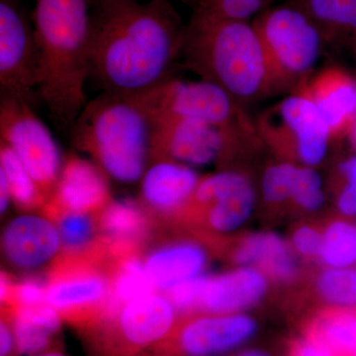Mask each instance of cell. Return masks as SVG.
Wrapping results in <instances>:
<instances>
[{
	"instance_id": "obj_21",
	"label": "cell",
	"mask_w": 356,
	"mask_h": 356,
	"mask_svg": "<svg viewBox=\"0 0 356 356\" xmlns=\"http://www.w3.org/2000/svg\"><path fill=\"white\" fill-rule=\"evenodd\" d=\"M232 259L238 266L259 269L267 277L290 282L298 275L299 266L286 241L273 232L250 234L240 241Z\"/></svg>"
},
{
	"instance_id": "obj_23",
	"label": "cell",
	"mask_w": 356,
	"mask_h": 356,
	"mask_svg": "<svg viewBox=\"0 0 356 356\" xmlns=\"http://www.w3.org/2000/svg\"><path fill=\"white\" fill-rule=\"evenodd\" d=\"M100 235L107 240L144 248L154 236L158 222L140 201H114L97 214Z\"/></svg>"
},
{
	"instance_id": "obj_18",
	"label": "cell",
	"mask_w": 356,
	"mask_h": 356,
	"mask_svg": "<svg viewBox=\"0 0 356 356\" xmlns=\"http://www.w3.org/2000/svg\"><path fill=\"white\" fill-rule=\"evenodd\" d=\"M2 252L11 266L31 270L51 261L62 248L55 225L46 217L24 215L7 225Z\"/></svg>"
},
{
	"instance_id": "obj_41",
	"label": "cell",
	"mask_w": 356,
	"mask_h": 356,
	"mask_svg": "<svg viewBox=\"0 0 356 356\" xmlns=\"http://www.w3.org/2000/svg\"><path fill=\"white\" fill-rule=\"evenodd\" d=\"M355 330H356V308L355 312Z\"/></svg>"
},
{
	"instance_id": "obj_16",
	"label": "cell",
	"mask_w": 356,
	"mask_h": 356,
	"mask_svg": "<svg viewBox=\"0 0 356 356\" xmlns=\"http://www.w3.org/2000/svg\"><path fill=\"white\" fill-rule=\"evenodd\" d=\"M112 201L108 177L93 161L70 156L47 203L58 209L97 215Z\"/></svg>"
},
{
	"instance_id": "obj_37",
	"label": "cell",
	"mask_w": 356,
	"mask_h": 356,
	"mask_svg": "<svg viewBox=\"0 0 356 356\" xmlns=\"http://www.w3.org/2000/svg\"><path fill=\"white\" fill-rule=\"evenodd\" d=\"M92 9L106 8V7L120 6V4L139 2L140 0H88Z\"/></svg>"
},
{
	"instance_id": "obj_39",
	"label": "cell",
	"mask_w": 356,
	"mask_h": 356,
	"mask_svg": "<svg viewBox=\"0 0 356 356\" xmlns=\"http://www.w3.org/2000/svg\"><path fill=\"white\" fill-rule=\"evenodd\" d=\"M348 134V136H350L351 144H353V147L356 149V116L355 120L351 123V126Z\"/></svg>"
},
{
	"instance_id": "obj_31",
	"label": "cell",
	"mask_w": 356,
	"mask_h": 356,
	"mask_svg": "<svg viewBox=\"0 0 356 356\" xmlns=\"http://www.w3.org/2000/svg\"><path fill=\"white\" fill-rule=\"evenodd\" d=\"M336 203L346 218L356 217V156L344 159L337 168Z\"/></svg>"
},
{
	"instance_id": "obj_10",
	"label": "cell",
	"mask_w": 356,
	"mask_h": 356,
	"mask_svg": "<svg viewBox=\"0 0 356 356\" xmlns=\"http://www.w3.org/2000/svg\"><path fill=\"white\" fill-rule=\"evenodd\" d=\"M257 191L252 180L236 170H225L201 178L177 221L197 222L218 235L234 233L252 217Z\"/></svg>"
},
{
	"instance_id": "obj_13",
	"label": "cell",
	"mask_w": 356,
	"mask_h": 356,
	"mask_svg": "<svg viewBox=\"0 0 356 356\" xmlns=\"http://www.w3.org/2000/svg\"><path fill=\"white\" fill-rule=\"evenodd\" d=\"M177 312L170 300L154 293L126 304L113 318L88 330L102 334L105 350L131 355L165 341L175 330Z\"/></svg>"
},
{
	"instance_id": "obj_40",
	"label": "cell",
	"mask_w": 356,
	"mask_h": 356,
	"mask_svg": "<svg viewBox=\"0 0 356 356\" xmlns=\"http://www.w3.org/2000/svg\"><path fill=\"white\" fill-rule=\"evenodd\" d=\"M37 356H65L63 355L62 353H60V351H44V353H41V355H37Z\"/></svg>"
},
{
	"instance_id": "obj_5",
	"label": "cell",
	"mask_w": 356,
	"mask_h": 356,
	"mask_svg": "<svg viewBox=\"0 0 356 356\" xmlns=\"http://www.w3.org/2000/svg\"><path fill=\"white\" fill-rule=\"evenodd\" d=\"M252 24L266 51L273 92L297 90L310 79L327 43L320 28L294 2L264 10Z\"/></svg>"
},
{
	"instance_id": "obj_29",
	"label": "cell",
	"mask_w": 356,
	"mask_h": 356,
	"mask_svg": "<svg viewBox=\"0 0 356 356\" xmlns=\"http://www.w3.org/2000/svg\"><path fill=\"white\" fill-rule=\"evenodd\" d=\"M297 168L296 163L281 161L266 168L262 175L261 194L267 205L281 206L291 202Z\"/></svg>"
},
{
	"instance_id": "obj_2",
	"label": "cell",
	"mask_w": 356,
	"mask_h": 356,
	"mask_svg": "<svg viewBox=\"0 0 356 356\" xmlns=\"http://www.w3.org/2000/svg\"><path fill=\"white\" fill-rule=\"evenodd\" d=\"M32 22L40 97L54 120L70 130L88 103L92 8L88 0H36Z\"/></svg>"
},
{
	"instance_id": "obj_17",
	"label": "cell",
	"mask_w": 356,
	"mask_h": 356,
	"mask_svg": "<svg viewBox=\"0 0 356 356\" xmlns=\"http://www.w3.org/2000/svg\"><path fill=\"white\" fill-rule=\"evenodd\" d=\"M267 290V276L255 267L238 266L217 275H204L198 312L243 313L257 306L266 297Z\"/></svg>"
},
{
	"instance_id": "obj_42",
	"label": "cell",
	"mask_w": 356,
	"mask_h": 356,
	"mask_svg": "<svg viewBox=\"0 0 356 356\" xmlns=\"http://www.w3.org/2000/svg\"><path fill=\"white\" fill-rule=\"evenodd\" d=\"M355 50H356V48H355Z\"/></svg>"
},
{
	"instance_id": "obj_8",
	"label": "cell",
	"mask_w": 356,
	"mask_h": 356,
	"mask_svg": "<svg viewBox=\"0 0 356 356\" xmlns=\"http://www.w3.org/2000/svg\"><path fill=\"white\" fill-rule=\"evenodd\" d=\"M32 106L19 98L0 95V140L19 156L49 200L56 191L64 163L51 131Z\"/></svg>"
},
{
	"instance_id": "obj_33",
	"label": "cell",
	"mask_w": 356,
	"mask_h": 356,
	"mask_svg": "<svg viewBox=\"0 0 356 356\" xmlns=\"http://www.w3.org/2000/svg\"><path fill=\"white\" fill-rule=\"evenodd\" d=\"M322 242L323 234L309 225H303L295 229L291 238L295 252L307 259H318Z\"/></svg>"
},
{
	"instance_id": "obj_12",
	"label": "cell",
	"mask_w": 356,
	"mask_h": 356,
	"mask_svg": "<svg viewBox=\"0 0 356 356\" xmlns=\"http://www.w3.org/2000/svg\"><path fill=\"white\" fill-rule=\"evenodd\" d=\"M39 54L34 25L16 0H0V90L33 105Z\"/></svg>"
},
{
	"instance_id": "obj_25",
	"label": "cell",
	"mask_w": 356,
	"mask_h": 356,
	"mask_svg": "<svg viewBox=\"0 0 356 356\" xmlns=\"http://www.w3.org/2000/svg\"><path fill=\"white\" fill-rule=\"evenodd\" d=\"M42 210L58 229L62 254H83L92 250L99 240L97 215L58 209L49 203Z\"/></svg>"
},
{
	"instance_id": "obj_24",
	"label": "cell",
	"mask_w": 356,
	"mask_h": 356,
	"mask_svg": "<svg viewBox=\"0 0 356 356\" xmlns=\"http://www.w3.org/2000/svg\"><path fill=\"white\" fill-rule=\"evenodd\" d=\"M318 25L325 42L356 48V0H295Z\"/></svg>"
},
{
	"instance_id": "obj_30",
	"label": "cell",
	"mask_w": 356,
	"mask_h": 356,
	"mask_svg": "<svg viewBox=\"0 0 356 356\" xmlns=\"http://www.w3.org/2000/svg\"><path fill=\"white\" fill-rule=\"evenodd\" d=\"M291 202L307 213L322 209L325 202L324 181L316 168L298 165L293 185Z\"/></svg>"
},
{
	"instance_id": "obj_35",
	"label": "cell",
	"mask_w": 356,
	"mask_h": 356,
	"mask_svg": "<svg viewBox=\"0 0 356 356\" xmlns=\"http://www.w3.org/2000/svg\"><path fill=\"white\" fill-rule=\"evenodd\" d=\"M16 351L15 339L10 322L6 316H2L0 324V355L13 356Z\"/></svg>"
},
{
	"instance_id": "obj_14",
	"label": "cell",
	"mask_w": 356,
	"mask_h": 356,
	"mask_svg": "<svg viewBox=\"0 0 356 356\" xmlns=\"http://www.w3.org/2000/svg\"><path fill=\"white\" fill-rule=\"evenodd\" d=\"M257 322L245 313L206 314L185 321L173 330L161 350L166 355L221 356L254 337Z\"/></svg>"
},
{
	"instance_id": "obj_22",
	"label": "cell",
	"mask_w": 356,
	"mask_h": 356,
	"mask_svg": "<svg viewBox=\"0 0 356 356\" xmlns=\"http://www.w3.org/2000/svg\"><path fill=\"white\" fill-rule=\"evenodd\" d=\"M13 327L16 351L21 355L37 356L47 351L60 331L62 317L48 303L19 307L2 312Z\"/></svg>"
},
{
	"instance_id": "obj_1",
	"label": "cell",
	"mask_w": 356,
	"mask_h": 356,
	"mask_svg": "<svg viewBox=\"0 0 356 356\" xmlns=\"http://www.w3.org/2000/svg\"><path fill=\"white\" fill-rule=\"evenodd\" d=\"M185 29L170 0L92 9L90 76L106 92L144 95L172 76Z\"/></svg>"
},
{
	"instance_id": "obj_36",
	"label": "cell",
	"mask_w": 356,
	"mask_h": 356,
	"mask_svg": "<svg viewBox=\"0 0 356 356\" xmlns=\"http://www.w3.org/2000/svg\"><path fill=\"white\" fill-rule=\"evenodd\" d=\"M10 200V191H9L6 178L0 175V208H1V213L6 211Z\"/></svg>"
},
{
	"instance_id": "obj_11",
	"label": "cell",
	"mask_w": 356,
	"mask_h": 356,
	"mask_svg": "<svg viewBox=\"0 0 356 356\" xmlns=\"http://www.w3.org/2000/svg\"><path fill=\"white\" fill-rule=\"evenodd\" d=\"M151 120V163L172 161L189 166L219 163L229 156L242 135L197 119L158 116Z\"/></svg>"
},
{
	"instance_id": "obj_15",
	"label": "cell",
	"mask_w": 356,
	"mask_h": 356,
	"mask_svg": "<svg viewBox=\"0 0 356 356\" xmlns=\"http://www.w3.org/2000/svg\"><path fill=\"white\" fill-rule=\"evenodd\" d=\"M191 166L172 161L151 163L140 184V203L158 221H177L199 181Z\"/></svg>"
},
{
	"instance_id": "obj_20",
	"label": "cell",
	"mask_w": 356,
	"mask_h": 356,
	"mask_svg": "<svg viewBox=\"0 0 356 356\" xmlns=\"http://www.w3.org/2000/svg\"><path fill=\"white\" fill-rule=\"evenodd\" d=\"M208 252L193 241L159 243L144 259L147 277L156 290L168 288L200 276L208 264Z\"/></svg>"
},
{
	"instance_id": "obj_9",
	"label": "cell",
	"mask_w": 356,
	"mask_h": 356,
	"mask_svg": "<svg viewBox=\"0 0 356 356\" xmlns=\"http://www.w3.org/2000/svg\"><path fill=\"white\" fill-rule=\"evenodd\" d=\"M137 98L151 118L184 117L229 132H242L238 103L224 89L205 79L184 81L172 76Z\"/></svg>"
},
{
	"instance_id": "obj_26",
	"label": "cell",
	"mask_w": 356,
	"mask_h": 356,
	"mask_svg": "<svg viewBox=\"0 0 356 356\" xmlns=\"http://www.w3.org/2000/svg\"><path fill=\"white\" fill-rule=\"evenodd\" d=\"M0 175L6 178L11 200L23 211L43 208L48 199L44 197L24 165L3 140H0Z\"/></svg>"
},
{
	"instance_id": "obj_19",
	"label": "cell",
	"mask_w": 356,
	"mask_h": 356,
	"mask_svg": "<svg viewBox=\"0 0 356 356\" xmlns=\"http://www.w3.org/2000/svg\"><path fill=\"white\" fill-rule=\"evenodd\" d=\"M297 90L317 106L332 137L348 133L356 116V79L337 67L314 74ZM296 91V90H295Z\"/></svg>"
},
{
	"instance_id": "obj_3",
	"label": "cell",
	"mask_w": 356,
	"mask_h": 356,
	"mask_svg": "<svg viewBox=\"0 0 356 356\" xmlns=\"http://www.w3.org/2000/svg\"><path fill=\"white\" fill-rule=\"evenodd\" d=\"M181 57L189 70L236 103L273 92L266 51L252 22L192 13Z\"/></svg>"
},
{
	"instance_id": "obj_6",
	"label": "cell",
	"mask_w": 356,
	"mask_h": 356,
	"mask_svg": "<svg viewBox=\"0 0 356 356\" xmlns=\"http://www.w3.org/2000/svg\"><path fill=\"white\" fill-rule=\"evenodd\" d=\"M47 303L72 324L88 329L104 312L110 292L106 267L95 247L83 254H62L46 274Z\"/></svg>"
},
{
	"instance_id": "obj_38",
	"label": "cell",
	"mask_w": 356,
	"mask_h": 356,
	"mask_svg": "<svg viewBox=\"0 0 356 356\" xmlns=\"http://www.w3.org/2000/svg\"><path fill=\"white\" fill-rule=\"evenodd\" d=\"M236 356H271L266 351L257 350V348H250V350H245L242 353H238Z\"/></svg>"
},
{
	"instance_id": "obj_27",
	"label": "cell",
	"mask_w": 356,
	"mask_h": 356,
	"mask_svg": "<svg viewBox=\"0 0 356 356\" xmlns=\"http://www.w3.org/2000/svg\"><path fill=\"white\" fill-rule=\"evenodd\" d=\"M350 219L334 220L324 229L318 259L327 268H356V224Z\"/></svg>"
},
{
	"instance_id": "obj_32",
	"label": "cell",
	"mask_w": 356,
	"mask_h": 356,
	"mask_svg": "<svg viewBox=\"0 0 356 356\" xmlns=\"http://www.w3.org/2000/svg\"><path fill=\"white\" fill-rule=\"evenodd\" d=\"M46 278L38 275L26 276L14 282L13 296L2 312L13 311L19 307H31L47 303Z\"/></svg>"
},
{
	"instance_id": "obj_34",
	"label": "cell",
	"mask_w": 356,
	"mask_h": 356,
	"mask_svg": "<svg viewBox=\"0 0 356 356\" xmlns=\"http://www.w3.org/2000/svg\"><path fill=\"white\" fill-rule=\"evenodd\" d=\"M288 356H337V355L327 344L307 332L305 337L292 344Z\"/></svg>"
},
{
	"instance_id": "obj_7",
	"label": "cell",
	"mask_w": 356,
	"mask_h": 356,
	"mask_svg": "<svg viewBox=\"0 0 356 356\" xmlns=\"http://www.w3.org/2000/svg\"><path fill=\"white\" fill-rule=\"evenodd\" d=\"M257 129L274 149L289 158L288 161L312 168L324 161L332 138L317 106L299 90L267 110Z\"/></svg>"
},
{
	"instance_id": "obj_28",
	"label": "cell",
	"mask_w": 356,
	"mask_h": 356,
	"mask_svg": "<svg viewBox=\"0 0 356 356\" xmlns=\"http://www.w3.org/2000/svg\"><path fill=\"white\" fill-rule=\"evenodd\" d=\"M317 290L332 305L356 308V268H327L318 275Z\"/></svg>"
},
{
	"instance_id": "obj_4",
	"label": "cell",
	"mask_w": 356,
	"mask_h": 356,
	"mask_svg": "<svg viewBox=\"0 0 356 356\" xmlns=\"http://www.w3.org/2000/svg\"><path fill=\"white\" fill-rule=\"evenodd\" d=\"M70 131L74 146L117 181L142 179L151 163L153 123L137 97L103 91Z\"/></svg>"
}]
</instances>
